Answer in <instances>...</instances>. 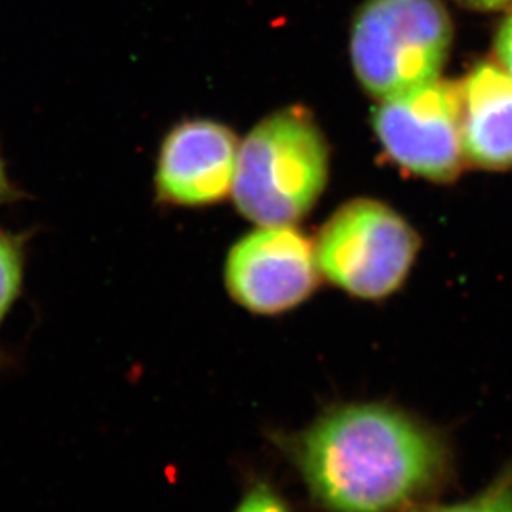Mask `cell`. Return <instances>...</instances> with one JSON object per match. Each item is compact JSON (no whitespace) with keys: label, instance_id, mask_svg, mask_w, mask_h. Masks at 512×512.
<instances>
[{"label":"cell","instance_id":"obj_9","mask_svg":"<svg viewBox=\"0 0 512 512\" xmlns=\"http://www.w3.org/2000/svg\"><path fill=\"white\" fill-rule=\"evenodd\" d=\"M24 245L0 230V325L19 298L24 283Z\"/></svg>","mask_w":512,"mask_h":512},{"label":"cell","instance_id":"obj_4","mask_svg":"<svg viewBox=\"0 0 512 512\" xmlns=\"http://www.w3.org/2000/svg\"><path fill=\"white\" fill-rule=\"evenodd\" d=\"M418 233L378 200H353L321 228L315 252L323 275L346 293L381 300L399 290L419 252Z\"/></svg>","mask_w":512,"mask_h":512},{"label":"cell","instance_id":"obj_5","mask_svg":"<svg viewBox=\"0 0 512 512\" xmlns=\"http://www.w3.org/2000/svg\"><path fill=\"white\" fill-rule=\"evenodd\" d=\"M373 125L384 152L429 182H454L466 165L458 82L433 80L381 100Z\"/></svg>","mask_w":512,"mask_h":512},{"label":"cell","instance_id":"obj_8","mask_svg":"<svg viewBox=\"0 0 512 512\" xmlns=\"http://www.w3.org/2000/svg\"><path fill=\"white\" fill-rule=\"evenodd\" d=\"M466 163L512 168V75L498 60L474 65L458 82Z\"/></svg>","mask_w":512,"mask_h":512},{"label":"cell","instance_id":"obj_10","mask_svg":"<svg viewBox=\"0 0 512 512\" xmlns=\"http://www.w3.org/2000/svg\"><path fill=\"white\" fill-rule=\"evenodd\" d=\"M413 512H512V463L478 496L464 503L416 509Z\"/></svg>","mask_w":512,"mask_h":512},{"label":"cell","instance_id":"obj_7","mask_svg":"<svg viewBox=\"0 0 512 512\" xmlns=\"http://www.w3.org/2000/svg\"><path fill=\"white\" fill-rule=\"evenodd\" d=\"M235 133L212 120H188L168 133L157 168V190L167 202L187 207L220 202L237 172Z\"/></svg>","mask_w":512,"mask_h":512},{"label":"cell","instance_id":"obj_2","mask_svg":"<svg viewBox=\"0 0 512 512\" xmlns=\"http://www.w3.org/2000/svg\"><path fill=\"white\" fill-rule=\"evenodd\" d=\"M330 150L310 114L278 110L248 133L238 148L233 198L260 227H291L325 190Z\"/></svg>","mask_w":512,"mask_h":512},{"label":"cell","instance_id":"obj_3","mask_svg":"<svg viewBox=\"0 0 512 512\" xmlns=\"http://www.w3.org/2000/svg\"><path fill=\"white\" fill-rule=\"evenodd\" d=\"M451 45L443 0H365L351 22V64L376 99L438 80Z\"/></svg>","mask_w":512,"mask_h":512},{"label":"cell","instance_id":"obj_13","mask_svg":"<svg viewBox=\"0 0 512 512\" xmlns=\"http://www.w3.org/2000/svg\"><path fill=\"white\" fill-rule=\"evenodd\" d=\"M456 2L476 10L512 9V0H456Z\"/></svg>","mask_w":512,"mask_h":512},{"label":"cell","instance_id":"obj_6","mask_svg":"<svg viewBox=\"0 0 512 512\" xmlns=\"http://www.w3.org/2000/svg\"><path fill=\"white\" fill-rule=\"evenodd\" d=\"M315 247L291 227H261L228 255L225 280L235 300L260 315L300 305L320 281Z\"/></svg>","mask_w":512,"mask_h":512},{"label":"cell","instance_id":"obj_12","mask_svg":"<svg viewBox=\"0 0 512 512\" xmlns=\"http://www.w3.org/2000/svg\"><path fill=\"white\" fill-rule=\"evenodd\" d=\"M494 50L496 60L512 75V14L499 25L498 34L494 39Z\"/></svg>","mask_w":512,"mask_h":512},{"label":"cell","instance_id":"obj_14","mask_svg":"<svg viewBox=\"0 0 512 512\" xmlns=\"http://www.w3.org/2000/svg\"><path fill=\"white\" fill-rule=\"evenodd\" d=\"M12 197H14V188H12V183H10L9 175L5 172L4 162L0 158V205Z\"/></svg>","mask_w":512,"mask_h":512},{"label":"cell","instance_id":"obj_1","mask_svg":"<svg viewBox=\"0 0 512 512\" xmlns=\"http://www.w3.org/2000/svg\"><path fill=\"white\" fill-rule=\"evenodd\" d=\"M278 443L328 512H408L449 471L439 433L391 404L336 406Z\"/></svg>","mask_w":512,"mask_h":512},{"label":"cell","instance_id":"obj_11","mask_svg":"<svg viewBox=\"0 0 512 512\" xmlns=\"http://www.w3.org/2000/svg\"><path fill=\"white\" fill-rule=\"evenodd\" d=\"M233 512H291L280 494L266 483H255L248 489Z\"/></svg>","mask_w":512,"mask_h":512}]
</instances>
